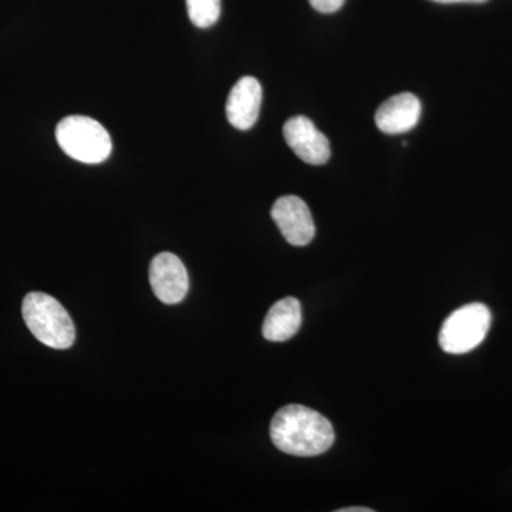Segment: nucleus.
Masks as SVG:
<instances>
[{
	"instance_id": "obj_7",
	"label": "nucleus",
	"mask_w": 512,
	"mask_h": 512,
	"mask_svg": "<svg viewBox=\"0 0 512 512\" xmlns=\"http://www.w3.org/2000/svg\"><path fill=\"white\" fill-rule=\"evenodd\" d=\"M284 137L293 153L305 163L311 165L328 163L330 158L328 137L320 133L308 117L296 116L286 121Z\"/></svg>"
},
{
	"instance_id": "obj_8",
	"label": "nucleus",
	"mask_w": 512,
	"mask_h": 512,
	"mask_svg": "<svg viewBox=\"0 0 512 512\" xmlns=\"http://www.w3.org/2000/svg\"><path fill=\"white\" fill-rule=\"evenodd\" d=\"M261 104V83L255 77H242L228 96L225 113L229 123L238 130H249L258 120Z\"/></svg>"
},
{
	"instance_id": "obj_10",
	"label": "nucleus",
	"mask_w": 512,
	"mask_h": 512,
	"mask_svg": "<svg viewBox=\"0 0 512 512\" xmlns=\"http://www.w3.org/2000/svg\"><path fill=\"white\" fill-rule=\"evenodd\" d=\"M301 325V303L295 298H284L269 309L262 333L269 342H285L298 333Z\"/></svg>"
},
{
	"instance_id": "obj_2",
	"label": "nucleus",
	"mask_w": 512,
	"mask_h": 512,
	"mask_svg": "<svg viewBox=\"0 0 512 512\" xmlns=\"http://www.w3.org/2000/svg\"><path fill=\"white\" fill-rule=\"evenodd\" d=\"M23 319L33 336L53 349L72 348L76 329L62 303L42 292L26 295L22 305Z\"/></svg>"
},
{
	"instance_id": "obj_5",
	"label": "nucleus",
	"mask_w": 512,
	"mask_h": 512,
	"mask_svg": "<svg viewBox=\"0 0 512 512\" xmlns=\"http://www.w3.org/2000/svg\"><path fill=\"white\" fill-rule=\"evenodd\" d=\"M272 220L282 237L295 247L311 244L315 237V222L306 202L296 195L278 198L271 210Z\"/></svg>"
},
{
	"instance_id": "obj_14",
	"label": "nucleus",
	"mask_w": 512,
	"mask_h": 512,
	"mask_svg": "<svg viewBox=\"0 0 512 512\" xmlns=\"http://www.w3.org/2000/svg\"><path fill=\"white\" fill-rule=\"evenodd\" d=\"M336 512H373L372 508L366 507H349V508H340V510Z\"/></svg>"
},
{
	"instance_id": "obj_13",
	"label": "nucleus",
	"mask_w": 512,
	"mask_h": 512,
	"mask_svg": "<svg viewBox=\"0 0 512 512\" xmlns=\"http://www.w3.org/2000/svg\"><path fill=\"white\" fill-rule=\"evenodd\" d=\"M437 3H484L487 0H433Z\"/></svg>"
},
{
	"instance_id": "obj_3",
	"label": "nucleus",
	"mask_w": 512,
	"mask_h": 512,
	"mask_svg": "<svg viewBox=\"0 0 512 512\" xmlns=\"http://www.w3.org/2000/svg\"><path fill=\"white\" fill-rule=\"evenodd\" d=\"M56 140L66 156L83 164L103 163L113 150L109 131L87 116L64 117L57 124Z\"/></svg>"
},
{
	"instance_id": "obj_6",
	"label": "nucleus",
	"mask_w": 512,
	"mask_h": 512,
	"mask_svg": "<svg viewBox=\"0 0 512 512\" xmlns=\"http://www.w3.org/2000/svg\"><path fill=\"white\" fill-rule=\"evenodd\" d=\"M150 284L161 302L175 305L185 298L190 286L183 262L171 252H161L151 261Z\"/></svg>"
},
{
	"instance_id": "obj_9",
	"label": "nucleus",
	"mask_w": 512,
	"mask_h": 512,
	"mask_svg": "<svg viewBox=\"0 0 512 512\" xmlns=\"http://www.w3.org/2000/svg\"><path fill=\"white\" fill-rule=\"evenodd\" d=\"M421 103L412 93H400L384 101L376 111V126L386 134H403L419 123Z\"/></svg>"
},
{
	"instance_id": "obj_4",
	"label": "nucleus",
	"mask_w": 512,
	"mask_h": 512,
	"mask_svg": "<svg viewBox=\"0 0 512 512\" xmlns=\"http://www.w3.org/2000/svg\"><path fill=\"white\" fill-rule=\"evenodd\" d=\"M491 326V312L483 303H470L451 313L441 326L439 343L450 355H463L483 343Z\"/></svg>"
},
{
	"instance_id": "obj_11",
	"label": "nucleus",
	"mask_w": 512,
	"mask_h": 512,
	"mask_svg": "<svg viewBox=\"0 0 512 512\" xmlns=\"http://www.w3.org/2000/svg\"><path fill=\"white\" fill-rule=\"evenodd\" d=\"M188 18L197 28L207 29L218 22L221 0H187Z\"/></svg>"
},
{
	"instance_id": "obj_12",
	"label": "nucleus",
	"mask_w": 512,
	"mask_h": 512,
	"mask_svg": "<svg viewBox=\"0 0 512 512\" xmlns=\"http://www.w3.org/2000/svg\"><path fill=\"white\" fill-rule=\"evenodd\" d=\"M312 8L320 13H335L342 8L345 0H309Z\"/></svg>"
},
{
	"instance_id": "obj_1",
	"label": "nucleus",
	"mask_w": 512,
	"mask_h": 512,
	"mask_svg": "<svg viewBox=\"0 0 512 512\" xmlns=\"http://www.w3.org/2000/svg\"><path fill=\"white\" fill-rule=\"evenodd\" d=\"M271 439L286 454L316 457L333 446L335 431L322 414L302 404H289L272 419Z\"/></svg>"
}]
</instances>
